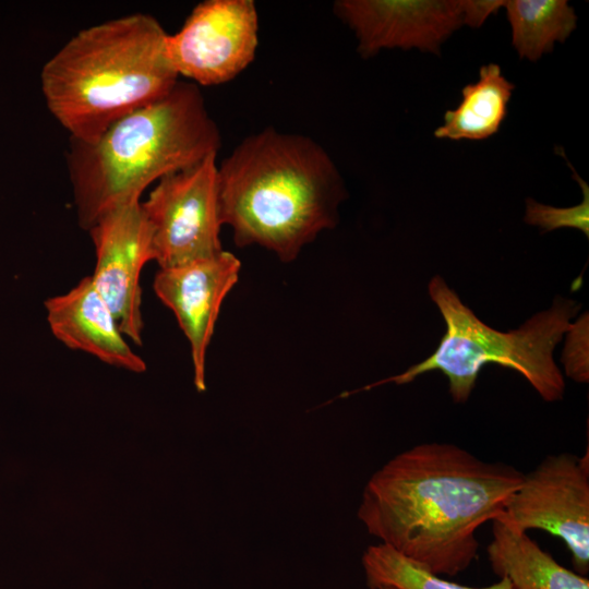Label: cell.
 I'll return each mask as SVG.
<instances>
[{
	"label": "cell",
	"mask_w": 589,
	"mask_h": 589,
	"mask_svg": "<svg viewBox=\"0 0 589 589\" xmlns=\"http://www.w3.org/2000/svg\"><path fill=\"white\" fill-rule=\"evenodd\" d=\"M524 473L450 443H421L388 460L366 482L358 518L366 531L438 576L476 560L477 530L498 517Z\"/></svg>",
	"instance_id": "1"
},
{
	"label": "cell",
	"mask_w": 589,
	"mask_h": 589,
	"mask_svg": "<svg viewBox=\"0 0 589 589\" xmlns=\"http://www.w3.org/2000/svg\"><path fill=\"white\" fill-rule=\"evenodd\" d=\"M223 225L240 247L257 244L285 262L337 224L340 173L313 139L266 128L218 165Z\"/></svg>",
	"instance_id": "2"
},
{
	"label": "cell",
	"mask_w": 589,
	"mask_h": 589,
	"mask_svg": "<svg viewBox=\"0 0 589 589\" xmlns=\"http://www.w3.org/2000/svg\"><path fill=\"white\" fill-rule=\"evenodd\" d=\"M220 143L200 87L181 81L95 141L70 140L67 167L80 227L87 231L106 213L141 201L149 184L217 154Z\"/></svg>",
	"instance_id": "3"
},
{
	"label": "cell",
	"mask_w": 589,
	"mask_h": 589,
	"mask_svg": "<svg viewBox=\"0 0 589 589\" xmlns=\"http://www.w3.org/2000/svg\"><path fill=\"white\" fill-rule=\"evenodd\" d=\"M167 36L154 16L132 13L81 29L44 64L47 108L70 140L93 142L175 87Z\"/></svg>",
	"instance_id": "4"
},
{
	"label": "cell",
	"mask_w": 589,
	"mask_h": 589,
	"mask_svg": "<svg viewBox=\"0 0 589 589\" xmlns=\"http://www.w3.org/2000/svg\"><path fill=\"white\" fill-rule=\"evenodd\" d=\"M428 289L444 318L445 334L430 357L387 381L406 384L423 373L440 371L448 380L453 400L465 402L481 369L494 363L521 374L545 401L563 398L565 382L553 351L572 327L569 321L578 313L579 303L556 297L549 310L534 314L519 328L500 332L478 318L441 276H434Z\"/></svg>",
	"instance_id": "5"
},
{
	"label": "cell",
	"mask_w": 589,
	"mask_h": 589,
	"mask_svg": "<svg viewBox=\"0 0 589 589\" xmlns=\"http://www.w3.org/2000/svg\"><path fill=\"white\" fill-rule=\"evenodd\" d=\"M217 154L165 176L141 202L153 236L154 261L175 267L223 251Z\"/></svg>",
	"instance_id": "6"
},
{
	"label": "cell",
	"mask_w": 589,
	"mask_h": 589,
	"mask_svg": "<svg viewBox=\"0 0 589 589\" xmlns=\"http://www.w3.org/2000/svg\"><path fill=\"white\" fill-rule=\"evenodd\" d=\"M519 531L561 538L579 575L589 570V454L546 456L506 500L502 514Z\"/></svg>",
	"instance_id": "7"
},
{
	"label": "cell",
	"mask_w": 589,
	"mask_h": 589,
	"mask_svg": "<svg viewBox=\"0 0 589 589\" xmlns=\"http://www.w3.org/2000/svg\"><path fill=\"white\" fill-rule=\"evenodd\" d=\"M259 17L252 0H205L167 36V58L178 76L204 86L227 83L254 60Z\"/></svg>",
	"instance_id": "8"
},
{
	"label": "cell",
	"mask_w": 589,
	"mask_h": 589,
	"mask_svg": "<svg viewBox=\"0 0 589 589\" xmlns=\"http://www.w3.org/2000/svg\"><path fill=\"white\" fill-rule=\"evenodd\" d=\"M95 249L91 278L109 305L122 334L142 345L144 322L140 277L154 261L153 236L141 201L103 215L88 230Z\"/></svg>",
	"instance_id": "9"
},
{
	"label": "cell",
	"mask_w": 589,
	"mask_h": 589,
	"mask_svg": "<svg viewBox=\"0 0 589 589\" xmlns=\"http://www.w3.org/2000/svg\"><path fill=\"white\" fill-rule=\"evenodd\" d=\"M334 12L354 32L363 58L392 48L438 53L462 25L461 0H339Z\"/></svg>",
	"instance_id": "10"
},
{
	"label": "cell",
	"mask_w": 589,
	"mask_h": 589,
	"mask_svg": "<svg viewBox=\"0 0 589 589\" xmlns=\"http://www.w3.org/2000/svg\"><path fill=\"white\" fill-rule=\"evenodd\" d=\"M240 261L221 252L183 265L159 268L153 288L176 315L191 349L194 381L205 388V359L220 305L238 281Z\"/></svg>",
	"instance_id": "11"
},
{
	"label": "cell",
	"mask_w": 589,
	"mask_h": 589,
	"mask_svg": "<svg viewBox=\"0 0 589 589\" xmlns=\"http://www.w3.org/2000/svg\"><path fill=\"white\" fill-rule=\"evenodd\" d=\"M50 332L64 346L127 370L142 372L144 360L133 351L91 276L65 293L45 301Z\"/></svg>",
	"instance_id": "12"
},
{
	"label": "cell",
	"mask_w": 589,
	"mask_h": 589,
	"mask_svg": "<svg viewBox=\"0 0 589 589\" xmlns=\"http://www.w3.org/2000/svg\"><path fill=\"white\" fill-rule=\"evenodd\" d=\"M492 534L486 548L491 568L515 589H589L587 577L558 564L527 532L495 518Z\"/></svg>",
	"instance_id": "13"
},
{
	"label": "cell",
	"mask_w": 589,
	"mask_h": 589,
	"mask_svg": "<svg viewBox=\"0 0 589 589\" xmlns=\"http://www.w3.org/2000/svg\"><path fill=\"white\" fill-rule=\"evenodd\" d=\"M514 88L498 64L482 65L478 81L461 89L459 105L445 112L444 123L434 131L435 137L478 141L494 135L507 116Z\"/></svg>",
	"instance_id": "14"
},
{
	"label": "cell",
	"mask_w": 589,
	"mask_h": 589,
	"mask_svg": "<svg viewBox=\"0 0 589 589\" xmlns=\"http://www.w3.org/2000/svg\"><path fill=\"white\" fill-rule=\"evenodd\" d=\"M512 27V44L520 58L540 59L565 41L577 25L566 0H509L504 7Z\"/></svg>",
	"instance_id": "15"
},
{
	"label": "cell",
	"mask_w": 589,
	"mask_h": 589,
	"mask_svg": "<svg viewBox=\"0 0 589 589\" xmlns=\"http://www.w3.org/2000/svg\"><path fill=\"white\" fill-rule=\"evenodd\" d=\"M366 586L397 589H515L507 578L483 588L459 585L432 574L383 543L370 545L362 555Z\"/></svg>",
	"instance_id": "16"
},
{
	"label": "cell",
	"mask_w": 589,
	"mask_h": 589,
	"mask_svg": "<svg viewBox=\"0 0 589 589\" xmlns=\"http://www.w3.org/2000/svg\"><path fill=\"white\" fill-rule=\"evenodd\" d=\"M561 155L564 157L563 151ZM566 163L573 171L574 179L581 187V203L572 207H554L538 203L532 199H527L524 220L529 225L539 226L543 232L567 227L578 229L586 237H589V187L567 159Z\"/></svg>",
	"instance_id": "17"
},
{
	"label": "cell",
	"mask_w": 589,
	"mask_h": 589,
	"mask_svg": "<svg viewBox=\"0 0 589 589\" xmlns=\"http://www.w3.org/2000/svg\"><path fill=\"white\" fill-rule=\"evenodd\" d=\"M567 333L568 339L563 356L566 374L577 382H588V361L578 354V351L588 353V314L586 313L577 323L572 324Z\"/></svg>",
	"instance_id": "18"
},
{
	"label": "cell",
	"mask_w": 589,
	"mask_h": 589,
	"mask_svg": "<svg viewBox=\"0 0 589 589\" xmlns=\"http://www.w3.org/2000/svg\"><path fill=\"white\" fill-rule=\"evenodd\" d=\"M505 0H461L462 25L480 27L485 20L497 12Z\"/></svg>",
	"instance_id": "19"
},
{
	"label": "cell",
	"mask_w": 589,
	"mask_h": 589,
	"mask_svg": "<svg viewBox=\"0 0 589 589\" xmlns=\"http://www.w3.org/2000/svg\"><path fill=\"white\" fill-rule=\"evenodd\" d=\"M378 589H397V588L390 587V586H384V587H381V588H378Z\"/></svg>",
	"instance_id": "20"
}]
</instances>
